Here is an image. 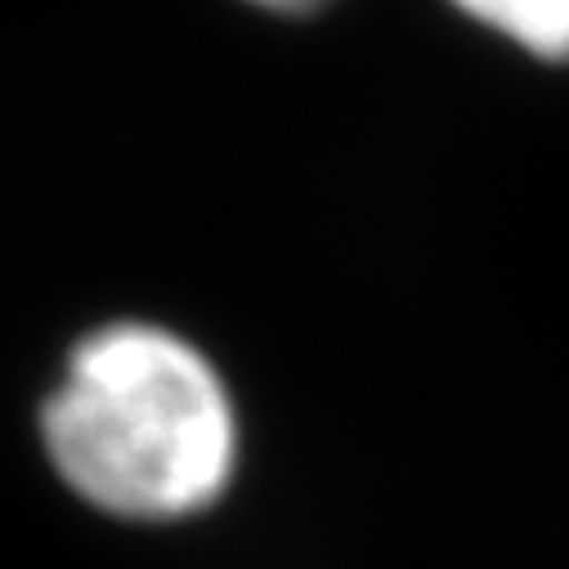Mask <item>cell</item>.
<instances>
[{
  "label": "cell",
  "instance_id": "cell-3",
  "mask_svg": "<svg viewBox=\"0 0 569 569\" xmlns=\"http://www.w3.org/2000/svg\"><path fill=\"white\" fill-rule=\"evenodd\" d=\"M251 6H260V10H273V14H310V10L328 6V0H251Z\"/></svg>",
  "mask_w": 569,
  "mask_h": 569
},
{
  "label": "cell",
  "instance_id": "cell-2",
  "mask_svg": "<svg viewBox=\"0 0 569 569\" xmlns=\"http://www.w3.org/2000/svg\"><path fill=\"white\" fill-rule=\"evenodd\" d=\"M458 6L529 54L569 59V0H458Z\"/></svg>",
  "mask_w": 569,
  "mask_h": 569
},
{
  "label": "cell",
  "instance_id": "cell-1",
  "mask_svg": "<svg viewBox=\"0 0 569 569\" xmlns=\"http://www.w3.org/2000/svg\"><path fill=\"white\" fill-rule=\"evenodd\" d=\"M41 445L90 511L176 525L233 485L238 412L198 346L153 323H112L68 355L41 408Z\"/></svg>",
  "mask_w": 569,
  "mask_h": 569
}]
</instances>
